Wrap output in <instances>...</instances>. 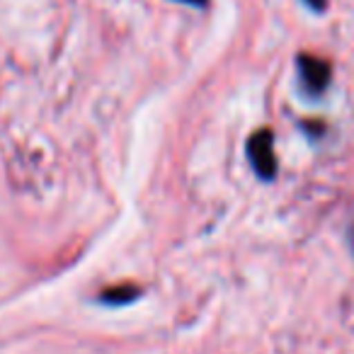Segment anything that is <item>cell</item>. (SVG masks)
Returning <instances> with one entry per match:
<instances>
[{
  "mask_svg": "<svg viewBox=\"0 0 354 354\" xmlns=\"http://www.w3.org/2000/svg\"><path fill=\"white\" fill-rule=\"evenodd\" d=\"M333 80V68L325 59L313 54L296 56V88L304 100H318Z\"/></svg>",
  "mask_w": 354,
  "mask_h": 354,
  "instance_id": "cell-1",
  "label": "cell"
},
{
  "mask_svg": "<svg viewBox=\"0 0 354 354\" xmlns=\"http://www.w3.org/2000/svg\"><path fill=\"white\" fill-rule=\"evenodd\" d=\"M248 160L262 183H272L277 177V156H274V133L270 129H257L248 138Z\"/></svg>",
  "mask_w": 354,
  "mask_h": 354,
  "instance_id": "cell-2",
  "label": "cell"
},
{
  "mask_svg": "<svg viewBox=\"0 0 354 354\" xmlns=\"http://www.w3.org/2000/svg\"><path fill=\"white\" fill-rule=\"evenodd\" d=\"M136 299H141V289L133 284H119V286H112V289H104L102 294L97 296V304H104V306H129L133 304Z\"/></svg>",
  "mask_w": 354,
  "mask_h": 354,
  "instance_id": "cell-3",
  "label": "cell"
},
{
  "mask_svg": "<svg viewBox=\"0 0 354 354\" xmlns=\"http://www.w3.org/2000/svg\"><path fill=\"white\" fill-rule=\"evenodd\" d=\"M304 6L313 12H323L328 8V0H304Z\"/></svg>",
  "mask_w": 354,
  "mask_h": 354,
  "instance_id": "cell-4",
  "label": "cell"
},
{
  "mask_svg": "<svg viewBox=\"0 0 354 354\" xmlns=\"http://www.w3.org/2000/svg\"><path fill=\"white\" fill-rule=\"evenodd\" d=\"M175 3H183V6H189V8H197V10H202V8H207L209 0H175Z\"/></svg>",
  "mask_w": 354,
  "mask_h": 354,
  "instance_id": "cell-5",
  "label": "cell"
},
{
  "mask_svg": "<svg viewBox=\"0 0 354 354\" xmlns=\"http://www.w3.org/2000/svg\"><path fill=\"white\" fill-rule=\"evenodd\" d=\"M352 248H354V228H352Z\"/></svg>",
  "mask_w": 354,
  "mask_h": 354,
  "instance_id": "cell-6",
  "label": "cell"
}]
</instances>
